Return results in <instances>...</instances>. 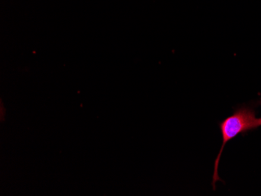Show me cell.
Masks as SVG:
<instances>
[{"instance_id":"cell-1","label":"cell","mask_w":261,"mask_h":196,"mask_svg":"<svg viewBox=\"0 0 261 196\" xmlns=\"http://www.w3.org/2000/svg\"><path fill=\"white\" fill-rule=\"evenodd\" d=\"M259 126H261L260 121L255 116L254 110L248 107L240 108L231 116L220 123L219 128L222 134V145L215 162L212 182L214 190L216 188V183L221 181L218 176V166L221 154L227 143L237 137L239 134H243L250 130L256 129Z\"/></svg>"},{"instance_id":"cell-2","label":"cell","mask_w":261,"mask_h":196,"mask_svg":"<svg viewBox=\"0 0 261 196\" xmlns=\"http://www.w3.org/2000/svg\"><path fill=\"white\" fill-rule=\"evenodd\" d=\"M260 104H261V102H260ZM259 121H260V124H261V118H259Z\"/></svg>"}]
</instances>
